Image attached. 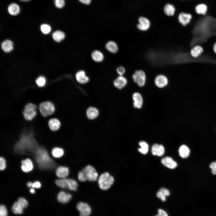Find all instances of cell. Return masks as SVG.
I'll return each mask as SVG.
<instances>
[{"label": "cell", "mask_w": 216, "mask_h": 216, "mask_svg": "<svg viewBox=\"0 0 216 216\" xmlns=\"http://www.w3.org/2000/svg\"><path fill=\"white\" fill-rule=\"evenodd\" d=\"M46 82V79L43 76H40L38 77L36 80V84L38 86L40 87L44 86Z\"/></svg>", "instance_id": "e575fe53"}, {"label": "cell", "mask_w": 216, "mask_h": 216, "mask_svg": "<svg viewBox=\"0 0 216 216\" xmlns=\"http://www.w3.org/2000/svg\"><path fill=\"white\" fill-rule=\"evenodd\" d=\"M116 71L119 76H123L126 70L124 67L122 66H120L117 68Z\"/></svg>", "instance_id": "ab89813d"}, {"label": "cell", "mask_w": 216, "mask_h": 216, "mask_svg": "<svg viewBox=\"0 0 216 216\" xmlns=\"http://www.w3.org/2000/svg\"><path fill=\"white\" fill-rule=\"evenodd\" d=\"M164 11L168 16H172L175 14L176 8L172 4H167L164 7Z\"/></svg>", "instance_id": "484cf974"}, {"label": "cell", "mask_w": 216, "mask_h": 216, "mask_svg": "<svg viewBox=\"0 0 216 216\" xmlns=\"http://www.w3.org/2000/svg\"><path fill=\"white\" fill-rule=\"evenodd\" d=\"M79 1L81 3L85 4H89L91 1V0H79Z\"/></svg>", "instance_id": "7dc6e473"}, {"label": "cell", "mask_w": 216, "mask_h": 216, "mask_svg": "<svg viewBox=\"0 0 216 216\" xmlns=\"http://www.w3.org/2000/svg\"><path fill=\"white\" fill-rule=\"evenodd\" d=\"M72 198V195L70 194L63 191L60 192L58 194L57 199L58 201L62 203H65L69 202Z\"/></svg>", "instance_id": "ac0fdd59"}, {"label": "cell", "mask_w": 216, "mask_h": 216, "mask_svg": "<svg viewBox=\"0 0 216 216\" xmlns=\"http://www.w3.org/2000/svg\"><path fill=\"white\" fill-rule=\"evenodd\" d=\"M191 33V47L206 43L210 38L216 36V18L209 16L200 18L195 23Z\"/></svg>", "instance_id": "6da1fadb"}, {"label": "cell", "mask_w": 216, "mask_h": 216, "mask_svg": "<svg viewBox=\"0 0 216 216\" xmlns=\"http://www.w3.org/2000/svg\"><path fill=\"white\" fill-rule=\"evenodd\" d=\"M21 168L22 170L26 172L32 171L33 168V165L31 160L28 158L22 160L21 162Z\"/></svg>", "instance_id": "d6986e66"}, {"label": "cell", "mask_w": 216, "mask_h": 216, "mask_svg": "<svg viewBox=\"0 0 216 216\" xmlns=\"http://www.w3.org/2000/svg\"><path fill=\"white\" fill-rule=\"evenodd\" d=\"M92 57L93 59L97 62L102 61L104 59L103 53L98 50H95L92 54Z\"/></svg>", "instance_id": "4dcf8cb0"}, {"label": "cell", "mask_w": 216, "mask_h": 216, "mask_svg": "<svg viewBox=\"0 0 216 216\" xmlns=\"http://www.w3.org/2000/svg\"><path fill=\"white\" fill-rule=\"evenodd\" d=\"M36 160L39 166L42 168H50L53 166V163L47 152L43 148H39L36 152Z\"/></svg>", "instance_id": "3957f363"}, {"label": "cell", "mask_w": 216, "mask_h": 216, "mask_svg": "<svg viewBox=\"0 0 216 216\" xmlns=\"http://www.w3.org/2000/svg\"><path fill=\"white\" fill-rule=\"evenodd\" d=\"M75 77L77 81L81 84H86L89 81V78L86 76L85 71L82 70L76 73Z\"/></svg>", "instance_id": "ffe728a7"}, {"label": "cell", "mask_w": 216, "mask_h": 216, "mask_svg": "<svg viewBox=\"0 0 216 216\" xmlns=\"http://www.w3.org/2000/svg\"><path fill=\"white\" fill-rule=\"evenodd\" d=\"M20 1L22 2H28L30 0H20Z\"/></svg>", "instance_id": "816d5d0a"}, {"label": "cell", "mask_w": 216, "mask_h": 216, "mask_svg": "<svg viewBox=\"0 0 216 216\" xmlns=\"http://www.w3.org/2000/svg\"><path fill=\"white\" fill-rule=\"evenodd\" d=\"M133 106L135 108L140 109L143 104V99L141 94L138 92L133 93L132 95Z\"/></svg>", "instance_id": "4fadbf2b"}, {"label": "cell", "mask_w": 216, "mask_h": 216, "mask_svg": "<svg viewBox=\"0 0 216 216\" xmlns=\"http://www.w3.org/2000/svg\"><path fill=\"white\" fill-rule=\"evenodd\" d=\"M8 13L10 15L15 16L19 13L20 8L19 5L16 3H12L8 6Z\"/></svg>", "instance_id": "cb8c5ba5"}, {"label": "cell", "mask_w": 216, "mask_h": 216, "mask_svg": "<svg viewBox=\"0 0 216 216\" xmlns=\"http://www.w3.org/2000/svg\"><path fill=\"white\" fill-rule=\"evenodd\" d=\"M209 167L211 169L212 173L213 175H216V161L212 162L210 164Z\"/></svg>", "instance_id": "b9f144b4"}, {"label": "cell", "mask_w": 216, "mask_h": 216, "mask_svg": "<svg viewBox=\"0 0 216 216\" xmlns=\"http://www.w3.org/2000/svg\"><path fill=\"white\" fill-rule=\"evenodd\" d=\"M139 145L140 148L138 149L139 151L143 154H146L148 150V144L144 141H141L139 142Z\"/></svg>", "instance_id": "836d02e7"}, {"label": "cell", "mask_w": 216, "mask_h": 216, "mask_svg": "<svg viewBox=\"0 0 216 216\" xmlns=\"http://www.w3.org/2000/svg\"><path fill=\"white\" fill-rule=\"evenodd\" d=\"M6 160L3 157L0 158V170H3L6 168Z\"/></svg>", "instance_id": "60d3db41"}, {"label": "cell", "mask_w": 216, "mask_h": 216, "mask_svg": "<svg viewBox=\"0 0 216 216\" xmlns=\"http://www.w3.org/2000/svg\"><path fill=\"white\" fill-rule=\"evenodd\" d=\"M36 106L34 104L29 103L25 106L22 113L24 118L27 120H31L36 116Z\"/></svg>", "instance_id": "ba28073f"}, {"label": "cell", "mask_w": 216, "mask_h": 216, "mask_svg": "<svg viewBox=\"0 0 216 216\" xmlns=\"http://www.w3.org/2000/svg\"><path fill=\"white\" fill-rule=\"evenodd\" d=\"M155 216H168V215L164 210L159 209L158 211V214Z\"/></svg>", "instance_id": "f6af8a7d"}, {"label": "cell", "mask_w": 216, "mask_h": 216, "mask_svg": "<svg viewBox=\"0 0 216 216\" xmlns=\"http://www.w3.org/2000/svg\"><path fill=\"white\" fill-rule=\"evenodd\" d=\"M52 38L55 41L57 42H60L63 40L65 37V34L60 31H56L52 34Z\"/></svg>", "instance_id": "f546056e"}, {"label": "cell", "mask_w": 216, "mask_h": 216, "mask_svg": "<svg viewBox=\"0 0 216 216\" xmlns=\"http://www.w3.org/2000/svg\"><path fill=\"white\" fill-rule=\"evenodd\" d=\"M39 110L41 115L45 117L52 114L55 111V107L51 102L46 101L40 104Z\"/></svg>", "instance_id": "52a82bcc"}, {"label": "cell", "mask_w": 216, "mask_h": 216, "mask_svg": "<svg viewBox=\"0 0 216 216\" xmlns=\"http://www.w3.org/2000/svg\"><path fill=\"white\" fill-rule=\"evenodd\" d=\"M41 186L40 183L38 181H36L32 183V187L33 188H39Z\"/></svg>", "instance_id": "bcb514c9"}, {"label": "cell", "mask_w": 216, "mask_h": 216, "mask_svg": "<svg viewBox=\"0 0 216 216\" xmlns=\"http://www.w3.org/2000/svg\"><path fill=\"white\" fill-rule=\"evenodd\" d=\"M55 6L58 8H62L64 7L65 4L64 0H54Z\"/></svg>", "instance_id": "74e56055"}, {"label": "cell", "mask_w": 216, "mask_h": 216, "mask_svg": "<svg viewBox=\"0 0 216 216\" xmlns=\"http://www.w3.org/2000/svg\"><path fill=\"white\" fill-rule=\"evenodd\" d=\"M2 49L5 52H9L13 49V43L9 40L3 41L1 45Z\"/></svg>", "instance_id": "4316f807"}, {"label": "cell", "mask_w": 216, "mask_h": 216, "mask_svg": "<svg viewBox=\"0 0 216 216\" xmlns=\"http://www.w3.org/2000/svg\"><path fill=\"white\" fill-rule=\"evenodd\" d=\"M192 18V16L190 14L184 12L180 13L178 16L179 22L184 26L190 23Z\"/></svg>", "instance_id": "7c38bea8"}, {"label": "cell", "mask_w": 216, "mask_h": 216, "mask_svg": "<svg viewBox=\"0 0 216 216\" xmlns=\"http://www.w3.org/2000/svg\"><path fill=\"white\" fill-rule=\"evenodd\" d=\"M56 172L57 177L60 178H64L68 176L69 171L67 167L60 166L57 168Z\"/></svg>", "instance_id": "2e32d148"}, {"label": "cell", "mask_w": 216, "mask_h": 216, "mask_svg": "<svg viewBox=\"0 0 216 216\" xmlns=\"http://www.w3.org/2000/svg\"><path fill=\"white\" fill-rule=\"evenodd\" d=\"M8 211L6 206L3 205L0 207V216H7Z\"/></svg>", "instance_id": "f35d334b"}, {"label": "cell", "mask_w": 216, "mask_h": 216, "mask_svg": "<svg viewBox=\"0 0 216 216\" xmlns=\"http://www.w3.org/2000/svg\"><path fill=\"white\" fill-rule=\"evenodd\" d=\"M98 178V174L96 170L90 165L86 166L78 175V180L82 182L87 180L93 182L96 181Z\"/></svg>", "instance_id": "7a4b0ae2"}, {"label": "cell", "mask_w": 216, "mask_h": 216, "mask_svg": "<svg viewBox=\"0 0 216 216\" xmlns=\"http://www.w3.org/2000/svg\"><path fill=\"white\" fill-rule=\"evenodd\" d=\"M128 80L127 79L123 76H119L114 81L113 84L114 86L119 89H121L124 88L127 85Z\"/></svg>", "instance_id": "5bb4252c"}, {"label": "cell", "mask_w": 216, "mask_h": 216, "mask_svg": "<svg viewBox=\"0 0 216 216\" xmlns=\"http://www.w3.org/2000/svg\"><path fill=\"white\" fill-rule=\"evenodd\" d=\"M204 50L203 48L199 45H195L192 47L190 53L194 58H198L202 55Z\"/></svg>", "instance_id": "9a60e30c"}, {"label": "cell", "mask_w": 216, "mask_h": 216, "mask_svg": "<svg viewBox=\"0 0 216 216\" xmlns=\"http://www.w3.org/2000/svg\"><path fill=\"white\" fill-rule=\"evenodd\" d=\"M178 152L181 157L185 158L189 156L190 153V150L187 146L183 145L180 147L178 149Z\"/></svg>", "instance_id": "d4e9b609"}, {"label": "cell", "mask_w": 216, "mask_h": 216, "mask_svg": "<svg viewBox=\"0 0 216 216\" xmlns=\"http://www.w3.org/2000/svg\"><path fill=\"white\" fill-rule=\"evenodd\" d=\"M154 83L156 86L159 88H162L167 85L169 80L165 75L160 74L157 75L154 79Z\"/></svg>", "instance_id": "8fae6325"}, {"label": "cell", "mask_w": 216, "mask_h": 216, "mask_svg": "<svg viewBox=\"0 0 216 216\" xmlns=\"http://www.w3.org/2000/svg\"><path fill=\"white\" fill-rule=\"evenodd\" d=\"M159 191L161 192L166 196H169L170 195V191L166 188H161L160 189Z\"/></svg>", "instance_id": "ee69618b"}, {"label": "cell", "mask_w": 216, "mask_h": 216, "mask_svg": "<svg viewBox=\"0 0 216 216\" xmlns=\"http://www.w3.org/2000/svg\"><path fill=\"white\" fill-rule=\"evenodd\" d=\"M113 177L108 172L102 174L99 177L98 182L100 188L103 190L110 188L114 182Z\"/></svg>", "instance_id": "277c9868"}, {"label": "cell", "mask_w": 216, "mask_h": 216, "mask_svg": "<svg viewBox=\"0 0 216 216\" xmlns=\"http://www.w3.org/2000/svg\"><path fill=\"white\" fill-rule=\"evenodd\" d=\"M40 29L43 33L47 34L50 32L51 30V28L48 24H43L41 26Z\"/></svg>", "instance_id": "d590c367"}, {"label": "cell", "mask_w": 216, "mask_h": 216, "mask_svg": "<svg viewBox=\"0 0 216 216\" xmlns=\"http://www.w3.org/2000/svg\"><path fill=\"white\" fill-rule=\"evenodd\" d=\"M76 208L79 212L80 216H89L91 213V207L85 202H80L78 203Z\"/></svg>", "instance_id": "30bf717a"}, {"label": "cell", "mask_w": 216, "mask_h": 216, "mask_svg": "<svg viewBox=\"0 0 216 216\" xmlns=\"http://www.w3.org/2000/svg\"><path fill=\"white\" fill-rule=\"evenodd\" d=\"M86 114L87 116L88 119L93 120L98 117L99 114V111L97 108L91 106L87 109Z\"/></svg>", "instance_id": "7402d4cb"}, {"label": "cell", "mask_w": 216, "mask_h": 216, "mask_svg": "<svg viewBox=\"0 0 216 216\" xmlns=\"http://www.w3.org/2000/svg\"><path fill=\"white\" fill-rule=\"evenodd\" d=\"M157 196L158 198L160 199L163 201H165L166 200V196L160 191L157 192Z\"/></svg>", "instance_id": "7bdbcfd3"}, {"label": "cell", "mask_w": 216, "mask_h": 216, "mask_svg": "<svg viewBox=\"0 0 216 216\" xmlns=\"http://www.w3.org/2000/svg\"><path fill=\"white\" fill-rule=\"evenodd\" d=\"M151 151L153 155L161 156L164 154L165 149L162 145L154 144L152 146Z\"/></svg>", "instance_id": "44dd1931"}, {"label": "cell", "mask_w": 216, "mask_h": 216, "mask_svg": "<svg viewBox=\"0 0 216 216\" xmlns=\"http://www.w3.org/2000/svg\"><path fill=\"white\" fill-rule=\"evenodd\" d=\"M17 201L23 209L26 208L28 206V201L23 197H21L19 198Z\"/></svg>", "instance_id": "8d00e7d4"}, {"label": "cell", "mask_w": 216, "mask_h": 216, "mask_svg": "<svg viewBox=\"0 0 216 216\" xmlns=\"http://www.w3.org/2000/svg\"><path fill=\"white\" fill-rule=\"evenodd\" d=\"M30 192L32 194H34L35 192V190L33 188L30 189Z\"/></svg>", "instance_id": "f907efd6"}, {"label": "cell", "mask_w": 216, "mask_h": 216, "mask_svg": "<svg viewBox=\"0 0 216 216\" xmlns=\"http://www.w3.org/2000/svg\"><path fill=\"white\" fill-rule=\"evenodd\" d=\"M138 23L136 27L139 31L146 32L150 29L151 23L148 19L144 16H140L138 19Z\"/></svg>", "instance_id": "9c48e42d"}, {"label": "cell", "mask_w": 216, "mask_h": 216, "mask_svg": "<svg viewBox=\"0 0 216 216\" xmlns=\"http://www.w3.org/2000/svg\"><path fill=\"white\" fill-rule=\"evenodd\" d=\"M195 10L199 14L205 15L207 12V7L204 4H200L197 5L195 8Z\"/></svg>", "instance_id": "f1b7e54d"}, {"label": "cell", "mask_w": 216, "mask_h": 216, "mask_svg": "<svg viewBox=\"0 0 216 216\" xmlns=\"http://www.w3.org/2000/svg\"><path fill=\"white\" fill-rule=\"evenodd\" d=\"M213 49L214 52L216 54V42L213 45Z\"/></svg>", "instance_id": "c3c4849f"}, {"label": "cell", "mask_w": 216, "mask_h": 216, "mask_svg": "<svg viewBox=\"0 0 216 216\" xmlns=\"http://www.w3.org/2000/svg\"><path fill=\"white\" fill-rule=\"evenodd\" d=\"M56 185L62 188H68L72 190H76L78 188V184L74 179L71 178H60L55 181Z\"/></svg>", "instance_id": "5b68a950"}, {"label": "cell", "mask_w": 216, "mask_h": 216, "mask_svg": "<svg viewBox=\"0 0 216 216\" xmlns=\"http://www.w3.org/2000/svg\"><path fill=\"white\" fill-rule=\"evenodd\" d=\"M32 183L31 182H29L28 183H27V186L29 188L32 187Z\"/></svg>", "instance_id": "681fc988"}, {"label": "cell", "mask_w": 216, "mask_h": 216, "mask_svg": "<svg viewBox=\"0 0 216 216\" xmlns=\"http://www.w3.org/2000/svg\"><path fill=\"white\" fill-rule=\"evenodd\" d=\"M23 209L18 201L15 202L12 207V212L16 214H22Z\"/></svg>", "instance_id": "d6a6232c"}, {"label": "cell", "mask_w": 216, "mask_h": 216, "mask_svg": "<svg viewBox=\"0 0 216 216\" xmlns=\"http://www.w3.org/2000/svg\"><path fill=\"white\" fill-rule=\"evenodd\" d=\"M63 149L59 147H55L52 151V154L55 158H59L62 157L64 154Z\"/></svg>", "instance_id": "1f68e13d"}, {"label": "cell", "mask_w": 216, "mask_h": 216, "mask_svg": "<svg viewBox=\"0 0 216 216\" xmlns=\"http://www.w3.org/2000/svg\"><path fill=\"white\" fill-rule=\"evenodd\" d=\"M132 78L133 81L139 86L142 87L144 86L146 83V75L144 70L142 69H137L132 74Z\"/></svg>", "instance_id": "8992f818"}, {"label": "cell", "mask_w": 216, "mask_h": 216, "mask_svg": "<svg viewBox=\"0 0 216 216\" xmlns=\"http://www.w3.org/2000/svg\"><path fill=\"white\" fill-rule=\"evenodd\" d=\"M161 161L163 165L171 169L175 168L177 165V163L169 157L164 158L162 159Z\"/></svg>", "instance_id": "e0dca14e"}, {"label": "cell", "mask_w": 216, "mask_h": 216, "mask_svg": "<svg viewBox=\"0 0 216 216\" xmlns=\"http://www.w3.org/2000/svg\"><path fill=\"white\" fill-rule=\"evenodd\" d=\"M107 50L112 53H116L118 50V47L117 44L113 41L108 42L106 45Z\"/></svg>", "instance_id": "83f0119b"}, {"label": "cell", "mask_w": 216, "mask_h": 216, "mask_svg": "<svg viewBox=\"0 0 216 216\" xmlns=\"http://www.w3.org/2000/svg\"><path fill=\"white\" fill-rule=\"evenodd\" d=\"M48 126L52 131H55L60 128L61 123L60 121L56 118H52L50 119L48 122Z\"/></svg>", "instance_id": "603a6c76"}]
</instances>
